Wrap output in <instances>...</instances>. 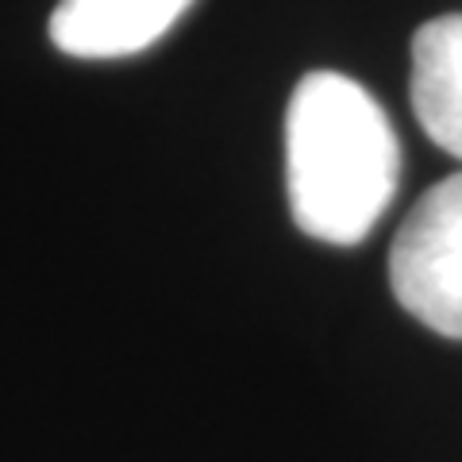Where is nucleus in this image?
<instances>
[{
    "instance_id": "1",
    "label": "nucleus",
    "mask_w": 462,
    "mask_h": 462,
    "mask_svg": "<svg viewBox=\"0 0 462 462\" xmlns=\"http://www.w3.org/2000/svg\"><path fill=\"white\" fill-rule=\"evenodd\" d=\"M401 185V139L363 85L316 69L285 108V189L293 220L320 243L366 239Z\"/></svg>"
},
{
    "instance_id": "2",
    "label": "nucleus",
    "mask_w": 462,
    "mask_h": 462,
    "mask_svg": "<svg viewBox=\"0 0 462 462\" xmlns=\"http://www.w3.org/2000/svg\"><path fill=\"white\" fill-rule=\"evenodd\" d=\"M397 305L424 328L462 339V173L416 200L389 251Z\"/></svg>"
},
{
    "instance_id": "3",
    "label": "nucleus",
    "mask_w": 462,
    "mask_h": 462,
    "mask_svg": "<svg viewBox=\"0 0 462 462\" xmlns=\"http://www.w3.org/2000/svg\"><path fill=\"white\" fill-rule=\"evenodd\" d=\"M193 0H58L51 42L69 58H127L154 47Z\"/></svg>"
},
{
    "instance_id": "4",
    "label": "nucleus",
    "mask_w": 462,
    "mask_h": 462,
    "mask_svg": "<svg viewBox=\"0 0 462 462\" xmlns=\"http://www.w3.org/2000/svg\"><path fill=\"white\" fill-rule=\"evenodd\" d=\"M412 112L439 151L462 158V16L428 20L412 39Z\"/></svg>"
}]
</instances>
